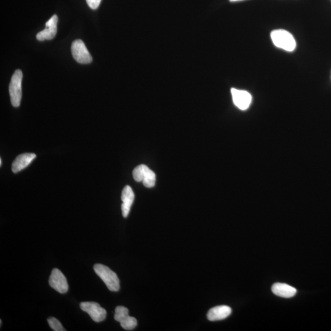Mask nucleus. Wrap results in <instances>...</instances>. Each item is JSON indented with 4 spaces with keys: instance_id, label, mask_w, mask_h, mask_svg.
<instances>
[{
    "instance_id": "f3484780",
    "label": "nucleus",
    "mask_w": 331,
    "mask_h": 331,
    "mask_svg": "<svg viewBox=\"0 0 331 331\" xmlns=\"http://www.w3.org/2000/svg\"><path fill=\"white\" fill-rule=\"evenodd\" d=\"M231 2H240V1H243V0H230Z\"/></svg>"
},
{
    "instance_id": "dca6fc26",
    "label": "nucleus",
    "mask_w": 331,
    "mask_h": 331,
    "mask_svg": "<svg viewBox=\"0 0 331 331\" xmlns=\"http://www.w3.org/2000/svg\"><path fill=\"white\" fill-rule=\"evenodd\" d=\"M87 5L92 10H97L100 6L101 0H86Z\"/></svg>"
},
{
    "instance_id": "f257e3e1",
    "label": "nucleus",
    "mask_w": 331,
    "mask_h": 331,
    "mask_svg": "<svg viewBox=\"0 0 331 331\" xmlns=\"http://www.w3.org/2000/svg\"><path fill=\"white\" fill-rule=\"evenodd\" d=\"M93 269L110 291H118L120 290L119 279L114 271L101 264H95Z\"/></svg>"
},
{
    "instance_id": "f03ea898",
    "label": "nucleus",
    "mask_w": 331,
    "mask_h": 331,
    "mask_svg": "<svg viewBox=\"0 0 331 331\" xmlns=\"http://www.w3.org/2000/svg\"><path fill=\"white\" fill-rule=\"evenodd\" d=\"M271 39L276 46L288 52H292L296 49L295 39L290 32L285 30H276L271 34Z\"/></svg>"
},
{
    "instance_id": "9b49d317",
    "label": "nucleus",
    "mask_w": 331,
    "mask_h": 331,
    "mask_svg": "<svg viewBox=\"0 0 331 331\" xmlns=\"http://www.w3.org/2000/svg\"><path fill=\"white\" fill-rule=\"evenodd\" d=\"M36 157V154L33 153H25V154L19 155L12 164V171L14 173H18L26 168Z\"/></svg>"
},
{
    "instance_id": "423d86ee",
    "label": "nucleus",
    "mask_w": 331,
    "mask_h": 331,
    "mask_svg": "<svg viewBox=\"0 0 331 331\" xmlns=\"http://www.w3.org/2000/svg\"><path fill=\"white\" fill-rule=\"evenodd\" d=\"M82 310L87 312L93 321L100 322L106 317V310L95 302H83L80 304Z\"/></svg>"
},
{
    "instance_id": "9d476101",
    "label": "nucleus",
    "mask_w": 331,
    "mask_h": 331,
    "mask_svg": "<svg viewBox=\"0 0 331 331\" xmlns=\"http://www.w3.org/2000/svg\"><path fill=\"white\" fill-rule=\"evenodd\" d=\"M232 97L235 105L242 110L247 109L251 103V96L245 90L231 89Z\"/></svg>"
},
{
    "instance_id": "20e7f679",
    "label": "nucleus",
    "mask_w": 331,
    "mask_h": 331,
    "mask_svg": "<svg viewBox=\"0 0 331 331\" xmlns=\"http://www.w3.org/2000/svg\"><path fill=\"white\" fill-rule=\"evenodd\" d=\"M133 176L137 182H143V185L147 188L154 187L156 182L155 172L144 165H139L135 168L133 171Z\"/></svg>"
},
{
    "instance_id": "2eb2a0df",
    "label": "nucleus",
    "mask_w": 331,
    "mask_h": 331,
    "mask_svg": "<svg viewBox=\"0 0 331 331\" xmlns=\"http://www.w3.org/2000/svg\"><path fill=\"white\" fill-rule=\"evenodd\" d=\"M48 323L53 330L55 331H65L60 321L54 317H50L47 319Z\"/></svg>"
},
{
    "instance_id": "a211bd4d",
    "label": "nucleus",
    "mask_w": 331,
    "mask_h": 331,
    "mask_svg": "<svg viewBox=\"0 0 331 331\" xmlns=\"http://www.w3.org/2000/svg\"><path fill=\"white\" fill-rule=\"evenodd\" d=\"M2 160L0 159V166H2Z\"/></svg>"
},
{
    "instance_id": "1a4fd4ad",
    "label": "nucleus",
    "mask_w": 331,
    "mask_h": 331,
    "mask_svg": "<svg viewBox=\"0 0 331 331\" xmlns=\"http://www.w3.org/2000/svg\"><path fill=\"white\" fill-rule=\"evenodd\" d=\"M58 16L53 15L46 23V28L37 34L36 39L39 41L52 40L57 32Z\"/></svg>"
},
{
    "instance_id": "f8f14e48",
    "label": "nucleus",
    "mask_w": 331,
    "mask_h": 331,
    "mask_svg": "<svg viewBox=\"0 0 331 331\" xmlns=\"http://www.w3.org/2000/svg\"><path fill=\"white\" fill-rule=\"evenodd\" d=\"M121 198L123 202L122 205H121V211H122L123 217L126 218L128 216L130 209H131V206L135 200L134 192L129 186H124L122 193H121Z\"/></svg>"
},
{
    "instance_id": "0eeeda50",
    "label": "nucleus",
    "mask_w": 331,
    "mask_h": 331,
    "mask_svg": "<svg viewBox=\"0 0 331 331\" xmlns=\"http://www.w3.org/2000/svg\"><path fill=\"white\" fill-rule=\"evenodd\" d=\"M128 309L125 307L117 306L115 308L114 319L119 322L123 329L131 330L138 324L137 319L128 315Z\"/></svg>"
},
{
    "instance_id": "ddd939ff",
    "label": "nucleus",
    "mask_w": 331,
    "mask_h": 331,
    "mask_svg": "<svg viewBox=\"0 0 331 331\" xmlns=\"http://www.w3.org/2000/svg\"><path fill=\"white\" fill-rule=\"evenodd\" d=\"M231 308L227 305H219L209 310L207 317L211 321L222 320L231 315Z\"/></svg>"
},
{
    "instance_id": "7ed1b4c3",
    "label": "nucleus",
    "mask_w": 331,
    "mask_h": 331,
    "mask_svg": "<svg viewBox=\"0 0 331 331\" xmlns=\"http://www.w3.org/2000/svg\"><path fill=\"white\" fill-rule=\"evenodd\" d=\"M23 74L21 70H17L11 78L9 92L11 104L14 107H18L22 99V81Z\"/></svg>"
},
{
    "instance_id": "6e6552de",
    "label": "nucleus",
    "mask_w": 331,
    "mask_h": 331,
    "mask_svg": "<svg viewBox=\"0 0 331 331\" xmlns=\"http://www.w3.org/2000/svg\"><path fill=\"white\" fill-rule=\"evenodd\" d=\"M49 284L51 287L58 293L64 294L69 291V286L66 277L58 269H53L49 277Z\"/></svg>"
},
{
    "instance_id": "39448f33",
    "label": "nucleus",
    "mask_w": 331,
    "mask_h": 331,
    "mask_svg": "<svg viewBox=\"0 0 331 331\" xmlns=\"http://www.w3.org/2000/svg\"><path fill=\"white\" fill-rule=\"evenodd\" d=\"M72 52L75 60L81 64H89L92 61L91 55L87 50L84 42L81 39L74 41Z\"/></svg>"
},
{
    "instance_id": "4468645a",
    "label": "nucleus",
    "mask_w": 331,
    "mask_h": 331,
    "mask_svg": "<svg viewBox=\"0 0 331 331\" xmlns=\"http://www.w3.org/2000/svg\"><path fill=\"white\" fill-rule=\"evenodd\" d=\"M272 291L275 295L284 298H291L297 293L296 288L281 283H276L272 287Z\"/></svg>"
}]
</instances>
